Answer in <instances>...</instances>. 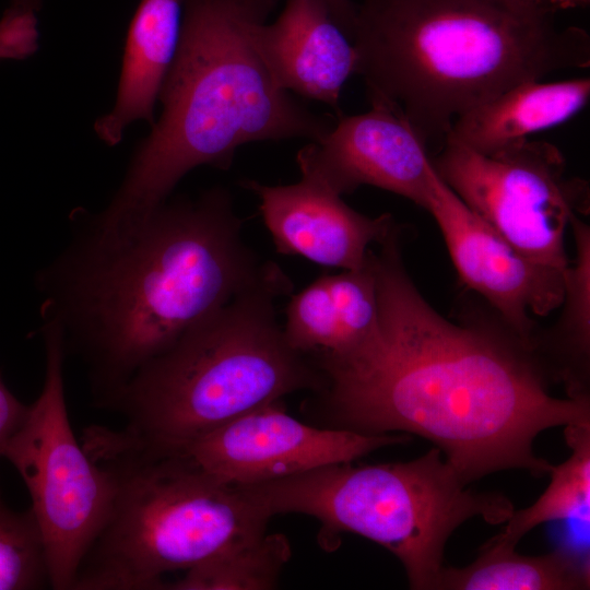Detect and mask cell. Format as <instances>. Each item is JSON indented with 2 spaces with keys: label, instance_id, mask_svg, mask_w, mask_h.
Instances as JSON below:
<instances>
[{
  "label": "cell",
  "instance_id": "1",
  "mask_svg": "<svg viewBox=\"0 0 590 590\" xmlns=\"http://www.w3.org/2000/svg\"><path fill=\"white\" fill-rule=\"evenodd\" d=\"M378 245L376 327L345 352L314 357L332 427L424 437L468 484L510 469L550 473L534 439L590 424V398L553 397L547 370L504 322L455 323L435 310L404 268L397 224Z\"/></svg>",
  "mask_w": 590,
  "mask_h": 590
},
{
  "label": "cell",
  "instance_id": "2",
  "mask_svg": "<svg viewBox=\"0 0 590 590\" xmlns=\"http://www.w3.org/2000/svg\"><path fill=\"white\" fill-rule=\"evenodd\" d=\"M227 189L168 199L115 235L80 228L40 276L44 320L84 361L103 405L189 328L260 281Z\"/></svg>",
  "mask_w": 590,
  "mask_h": 590
},
{
  "label": "cell",
  "instance_id": "3",
  "mask_svg": "<svg viewBox=\"0 0 590 590\" xmlns=\"http://www.w3.org/2000/svg\"><path fill=\"white\" fill-rule=\"evenodd\" d=\"M281 0H182L179 44L160 92L162 114L138 145L110 200L91 217L103 233L144 221L193 168L227 169L256 141H317L332 125L271 75L259 28Z\"/></svg>",
  "mask_w": 590,
  "mask_h": 590
},
{
  "label": "cell",
  "instance_id": "4",
  "mask_svg": "<svg viewBox=\"0 0 590 590\" xmlns=\"http://www.w3.org/2000/svg\"><path fill=\"white\" fill-rule=\"evenodd\" d=\"M535 0H362L352 42L370 103L398 109L427 145L527 81L590 64V37Z\"/></svg>",
  "mask_w": 590,
  "mask_h": 590
},
{
  "label": "cell",
  "instance_id": "5",
  "mask_svg": "<svg viewBox=\"0 0 590 590\" xmlns=\"http://www.w3.org/2000/svg\"><path fill=\"white\" fill-rule=\"evenodd\" d=\"M293 283L274 263L256 284L206 315L142 365L105 403L122 428L162 450L180 452L234 418L302 390L323 375L293 349L275 302Z\"/></svg>",
  "mask_w": 590,
  "mask_h": 590
},
{
  "label": "cell",
  "instance_id": "6",
  "mask_svg": "<svg viewBox=\"0 0 590 590\" xmlns=\"http://www.w3.org/2000/svg\"><path fill=\"white\" fill-rule=\"evenodd\" d=\"M82 446L110 480L106 519L72 590H157L232 542L266 532L270 517L238 486L180 452L125 429L92 426Z\"/></svg>",
  "mask_w": 590,
  "mask_h": 590
},
{
  "label": "cell",
  "instance_id": "7",
  "mask_svg": "<svg viewBox=\"0 0 590 590\" xmlns=\"http://www.w3.org/2000/svg\"><path fill=\"white\" fill-rule=\"evenodd\" d=\"M467 485L434 447L406 462L333 463L240 486L270 518L303 514L317 519L328 539L350 532L371 540L401 562L410 588L434 590L459 526L474 517L505 522L514 511L507 497Z\"/></svg>",
  "mask_w": 590,
  "mask_h": 590
},
{
  "label": "cell",
  "instance_id": "8",
  "mask_svg": "<svg viewBox=\"0 0 590 590\" xmlns=\"http://www.w3.org/2000/svg\"><path fill=\"white\" fill-rule=\"evenodd\" d=\"M43 339V389L2 457L17 470L30 493V509L46 550L49 587L72 590L79 565L106 519L113 487L72 432L58 324L44 320Z\"/></svg>",
  "mask_w": 590,
  "mask_h": 590
},
{
  "label": "cell",
  "instance_id": "9",
  "mask_svg": "<svg viewBox=\"0 0 590 590\" xmlns=\"http://www.w3.org/2000/svg\"><path fill=\"white\" fill-rule=\"evenodd\" d=\"M430 161L451 190L528 259L567 269L565 232L588 208V188L566 177L555 145L528 139L485 155L445 141Z\"/></svg>",
  "mask_w": 590,
  "mask_h": 590
},
{
  "label": "cell",
  "instance_id": "10",
  "mask_svg": "<svg viewBox=\"0 0 590 590\" xmlns=\"http://www.w3.org/2000/svg\"><path fill=\"white\" fill-rule=\"evenodd\" d=\"M280 402L223 424L180 453L225 483L250 485L352 462L379 448L410 441L405 435L310 426L291 416Z\"/></svg>",
  "mask_w": 590,
  "mask_h": 590
},
{
  "label": "cell",
  "instance_id": "11",
  "mask_svg": "<svg viewBox=\"0 0 590 590\" xmlns=\"http://www.w3.org/2000/svg\"><path fill=\"white\" fill-rule=\"evenodd\" d=\"M425 210L434 216L460 280L532 351L535 330L530 314L544 317L560 306L566 270L528 259L474 213L433 164Z\"/></svg>",
  "mask_w": 590,
  "mask_h": 590
},
{
  "label": "cell",
  "instance_id": "12",
  "mask_svg": "<svg viewBox=\"0 0 590 590\" xmlns=\"http://www.w3.org/2000/svg\"><path fill=\"white\" fill-rule=\"evenodd\" d=\"M370 105L367 113L341 117L322 138L298 151L302 176L340 196L368 185L425 209L432 167L426 144L398 109Z\"/></svg>",
  "mask_w": 590,
  "mask_h": 590
},
{
  "label": "cell",
  "instance_id": "13",
  "mask_svg": "<svg viewBox=\"0 0 590 590\" xmlns=\"http://www.w3.org/2000/svg\"><path fill=\"white\" fill-rule=\"evenodd\" d=\"M259 199V210L276 252L314 263L356 270L365 266L370 245L381 243L396 225L386 213L364 215L323 185L303 177L296 184L269 186L244 180Z\"/></svg>",
  "mask_w": 590,
  "mask_h": 590
},
{
  "label": "cell",
  "instance_id": "14",
  "mask_svg": "<svg viewBox=\"0 0 590 590\" xmlns=\"http://www.w3.org/2000/svg\"><path fill=\"white\" fill-rule=\"evenodd\" d=\"M257 44L281 88L340 115L341 91L356 73L357 54L323 0H286L279 17L259 28Z\"/></svg>",
  "mask_w": 590,
  "mask_h": 590
},
{
  "label": "cell",
  "instance_id": "15",
  "mask_svg": "<svg viewBox=\"0 0 590 590\" xmlns=\"http://www.w3.org/2000/svg\"><path fill=\"white\" fill-rule=\"evenodd\" d=\"M378 321L374 251L364 267L322 274L292 295L283 331L290 345L311 356L347 351L368 335Z\"/></svg>",
  "mask_w": 590,
  "mask_h": 590
},
{
  "label": "cell",
  "instance_id": "16",
  "mask_svg": "<svg viewBox=\"0 0 590 590\" xmlns=\"http://www.w3.org/2000/svg\"><path fill=\"white\" fill-rule=\"evenodd\" d=\"M182 0H141L130 22L115 104L94 125L109 146L134 121L154 123V109L179 44Z\"/></svg>",
  "mask_w": 590,
  "mask_h": 590
},
{
  "label": "cell",
  "instance_id": "17",
  "mask_svg": "<svg viewBox=\"0 0 590 590\" xmlns=\"http://www.w3.org/2000/svg\"><path fill=\"white\" fill-rule=\"evenodd\" d=\"M589 97V78L522 82L457 118L445 141L492 155L568 121Z\"/></svg>",
  "mask_w": 590,
  "mask_h": 590
},
{
  "label": "cell",
  "instance_id": "18",
  "mask_svg": "<svg viewBox=\"0 0 590 590\" xmlns=\"http://www.w3.org/2000/svg\"><path fill=\"white\" fill-rule=\"evenodd\" d=\"M576 258L565 272L558 322L544 335L535 333L533 353L552 380L562 381L568 397H589L590 359V228L576 214L570 219Z\"/></svg>",
  "mask_w": 590,
  "mask_h": 590
},
{
  "label": "cell",
  "instance_id": "19",
  "mask_svg": "<svg viewBox=\"0 0 590 590\" xmlns=\"http://www.w3.org/2000/svg\"><path fill=\"white\" fill-rule=\"evenodd\" d=\"M516 546L488 541L464 567H442L434 590H580L589 588V566L568 551L521 555Z\"/></svg>",
  "mask_w": 590,
  "mask_h": 590
},
{
  "label": "cell",
  "instance_id": "20",
  "mask_svg": "<svg viewBox=\"0 0 590 590\" xmlns=\"http://www.w3.org/2000/svg\"><path fill=\"white\" fill-rule=\"evenodd\" d=\"M564 436L569 458L552 467L544 493L531 506L514 509L504 529L491 541L516 546L530 530L548 521L576 518L589 523L590 424L567 425Z\"/></svg>",
  "mask_w": 590,
  "mask_h": 590
},
{
  "label": "cell",
  "instance_id": "21",
  "mask_svg": "<svg viewBox=\"0 0 590 590\" xmlns=\"http://www.w3.org/2000/svg\"><path fill=\"white\" fill-rule=\"evenodd\" d=\"M291 557V545L281 533L266 532L229 543L165 582L172 590H268L276 586Z\"/></svg>",
  "mask_w": 590,
  "mask_h": 590
},
{
  "label": "cell",
  "instance_id": "22",
  "mask_svg": "<svg viewBox=\"0 0 590 590\" xmlns=\"http://www.w3.org/2000/svg\"><path fill=\"white\" fill-rule=\"evenodd\" d=\"M45 586L49 587L47 556L33 512L13 511L0 498V590Z\"/></svg>",
  "mask_w": 590,
  "mask_h": 590
},
{
  "label": "cell",
  "instance_id": "23",
  "mask_svg": "<svg viewBox=\"0 0 590 590\" xmlns=\"http://www.w3.org/2000/svg\"><path fill=\"white\" fill-rule=\"evenodd\" d=\"M27 409L28 405L21 403L0 378V457L8 441L22 424Z\"/></svg>",
  "mask_w": 590,
  "mask_h": 590
},
{
  "label": "cell",
  "instance_id": "24",
  "mask_svg": "<svg viewBox=\"0 0 590 590\" xmlns=\"http://www.w3.org/2000/svg\"><path fill=\"white\" fill-rule=\"evenodd\" d=\"M332 19L351 38L353 36L356 4L352 0H323Z\"/></svg>",
  "mask_w": 590,
  "mask_h": 590
},
{
  "label": "cell",
  "instance_id": "25",
  "mask_svg": "<svg viewBox=\"0 0 590 590\" xmlns=\"http://www.w3.org/2000/svg\"><path fill=\"white\" fill-rule=\"evenodd\" d=\"M545 3L555 12L556 10H566L580 5H587L590 0H544Z\"/></svg>",
  "mask_w": 590,
  "mask_h": 590
},
{
  "label": "cell",
  "instance_id": "26",
  "mask_svg": "<svg viewBox=\"0 0 590 590\" xmlns=\"http://www.w3.org/2000/svg\"><path fill=\"white\" fill-rule=\"evenodd\" d=\"M10 5L37 12L42 5V0H11Z\"/></svg>",
  "mask_w": 590,
  "mask_h": 590
},
{
  "label": "cell",
  "instance_id": "27",
  "mask_svg": "<svg viewBox=\"0 0 590 590\" xmlns=\"http://www.w3.org/2000/svg\"><path fill=\"white\" fill-rule=\"evenodd\" d=\"M535 1H540V2H544V3H545V1H544V0H535ZM545 4H546V3H545Z\"/></svg>",
  "mask_w": 590,
  "mask_h": 590
}]
</instances>
